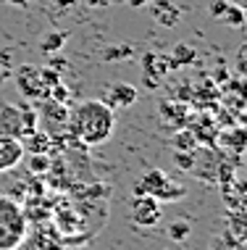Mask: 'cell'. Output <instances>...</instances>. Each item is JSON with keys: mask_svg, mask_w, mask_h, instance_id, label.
Instances as JSON below:
<instances>
[{"mask_svg": "<svg viewBox=\"0 0 247 250\" xmlns=\"http://www.w3.org/2000/svg\"><path fill=\"white\" fill-rule=\"evenodd\" d=\"M116 129V111L108 108L103 100H82L74 113L69 116V137L82 140L84 145H103L113 137Z\"/></svg>", "mask_w": 247, "mask_h": 250, "instance_id": "cell-1", "label": "cell"}, {"mask_svg": "<svg viewBox=\"0 0 247 250\" xmlns=\"http://www.w3.org/2000/svg\"><path fill=\"white\" fill-rule=\"evenodd\" d=\"M26 221L24 208L19 200L0 192V250H19L26 240Z\"/></svg>", "mask_w": 247, "mask_h": 250, "instance_id": "cell-2", "label": "cell"}, {"mask_svg": "<svg viewBox=\"0 0 247 250\" xmlns=\"http://www.w3.org/2000/svg\"><path fill=\"white\" fill-rule=\"evenodd\" d=\"M35 129H39L37 111L32 105H13V103H0V134H11V137H26Z\"/></svg>", "mask_w": 247, "mask_h": 250, "instance_id": "cell-3", "label": "cell"}, {"mask_svg": "<svg viewBox=\"0 0 247 250\" xmlns=\"http://www.w3.org/2000/svg\"><path fill=\"white\" fill-rule=\"evenodd\" d=\"M39 113H37V119H39V124H42V132H48L50 137L53 134H66V129H69V116H71V111L66 108V103H58V100H53V98H45V100H39Z\"/></svg>", "mask_w": 247, "mask_h": 250, "instance_id": "cell-4", "label": "cell"}, {"mask_svg": "<svg viewBox=\"0 0 247 250\" xmlns=\"http://www.w3.org/2000/svg\"><path fill=\"white\" fill-rule=\"evenodd\" d=\"M13 79H16L19 92H21L24 98H29V100H45L50 95V90L42 82V74H39V69H37V66H32V63L16 66Z\"/></svg>", "mask_w": 247, "mask_h": 250, "instance_id": "cell-5", "label": "cell"}, {"mask_svg": "<svg viewBox=\"0 0 247 250\" xmlns=\"http://www.w3.org/2000/svg\"><path fill=\"white\" fill-rule=\"evenodd\" d=\"M163 219V206L152 195H134L132 200V221L137 227H155Z\"/></svg>", "mask_w": 247, "mask_h": 250, "instance_id": "cell-6", "label": "cell"}, {"mask_svg": "<svg viewBox=\"0 0 247 250\" xmlns=\"http://www.w3.org/2000/svg\"><path fill=\"white\" fill-rule=\"evenodd\" d=\"M139 98V90L134 84H126V82H116V84H108L103 92H100V100H103L108 108H129L134 105Z\"/></svg>", "mask_w": 247, "mask_h": 250, "instance_id": "cell-7", "label": "cell"}, {"mask_svg": "<svg viewBox=\"0 0 247 250\" xmlns=\"http://www.w3.org/2000/svg\"><path fill=\"white\" fill-rule=\"evenodd\" d=\"M142 71L148 77V87H158L163 82V77L171 71V63H169V56L166 53H145L142 56Z\"/></svg>", "mask_w": 247, "mask_h": 250, "instance_id": "cell-8", "label": "cell"}, {"mask_svg": "<svg viewBox=\"0 0 247 250\" xmlns=\"http://www.w3.org/2000/svg\"><path fill=\"white\" fill-rule=\"evenodd\" d=\"M24 145L19 137L11 134H0V171H11L24 161Z\"/></svg>", "mask_w": 247, "mask_h": 250, "instance_id": "cell-9", "label": "cell"}, {"mask_svg": "<svg viewBox=\"0 0 247 250\" xmlns=\"http://www.w3.org/2000/svg\"><path fill=\"white\" fill-rule=\"evenodd\" d=\"M150 13L152 19H155L158 24L163 26H176L179 21H182V8H179L176 3H171V0H152L150 3Z\"/></svg>", "mask_w": 247, "mask_h": 250, "instance_id": "cell-10", "label": "cell"}, {"mask_svg": "<svg viewBox=\"0 0 247 250\" xmlns=\"http://www.w3.org/2000/svg\"><path fill=\"white\" fill-rule=\"evenodd\" d=\"M166 185H169V174H166L163 168H152V171L139 177L137 187H134V195H152V198H155Z\"/></svg>", "mask_w": 247, "mask_h": 250, "instance_id": "cell-11", "label": "cell"}, {"mask_svg": "<svg viewBox=\"0 0 247 250\" xmlns=\"http://www.w3.org/2000/svg\"><path fill=\"white\" fill-rule=\"evenodd\" d=\"M21 145H24V153H50L53 137L42 129H35L32 134L21 137Z\"/></svg>", "mask_w": 247, "mask_h": 250, "instance_id": "cell-12", "label": "cell"}, {"mask_svg": "<svg viewBox=\"0 0 247 250\" xmlns=\"http://www.w3.org/2000/svg\"><path fill=\"white\" fill-rule=\"evenodd\" d=\"M66 42H69V32L66 29H53L39 40V50H42L45 56H56V53L63 50Z\"/></svg>", "mask_w": 247, "mask_h": 250, "instance_id": "cell-13", "label": "cell"}, {"mask_svg": "<svg viewBox=\"0 0 247 250\" xmlns=\"http://www.w3.org/2000/svg\"><path fill=\"white\" fill-rule=\"evenodd\" d=\"M195 58H197V53L192 45H176L173 48V53H169V63H171V69H182V66H190V63H195Z\"/></svg>", "mask_w": 247, "mask_h": 250, "instance_id": "cell-14", "label": "cell"}, {"mask_svg": "<svg viewBox=\"0 0 247 250\" xmlns=\"http://www.w3.org/2000/svg\"><path fill=\"white\" fill-rule=\"evenodd\" d=\"M221 145L226 147V150H231L234 155H242V150H245V129H242V126L226 129L221 134Z\"/></svg>", "mask_w": 247, "mask_h": 250, "instance_id": "cell-15", "label": "cell"}, {"mask_svg": "<svg viewBox=\"0 0 247 250\" xmlns=\"http://www.w3.org/2000/svg\"><path fill=\"white\" fill-rule=\"evenodd\" d=\"M218 19H221L226 26L242 29V26H245V8H242L239 3H231V0H229V3H226V8L221 11V16H218Z\"/></svg>", "mask_w": 247, "mask_h": 250, "instance_id": "cell-16", "label": "cell"}, {"mask_svg": "<svg viewBox=\"0 0 247 250\" xmlns=\"http://www.w3.org/2000/svg\"><path fill=\"white\" fill-rule=\"evenodd\" d=\"M210 250H245V242L237 240L234 234L226 229V232H221V234H216V237H213Z\"/></svg>", "mask_w": 247, "mask_h": 250, "instance_id": "cell-17", "label": "cell"}, {"mask_svg": "<svg viewBox=\"0 0 247 250\" xmlns=\"http://www.w3.org/2000/svg\"><path fill=\"white\" fill-rule=\"evenodd\" d=\"M190 234H192V224L187 219H176V221H171V224H169V237L173 242H184Z\"/></svg>", "mask_w": 247, "mask_h": 250, "instance_id": "cell-18", "label": "cell"}, {"mask_svg": "<svg viewBox=\"0 0 247 250\" xmlns=\"http://www.w3.org/2000/svg\"><path fill=\"white\" fill-rule=\"evenodd\" d=\"M187 195V190L182 185H173V179H169V185L163 187L161 192L155 195V200H163V203H176V200H182Z\"/></svg>", "mask_w": 247, "mask_h": 250, "instance_id": "cell-19", "label": "cell"}, {"mask_svg": "<svg viewBox=\"0 0 247 250\" xmlns=\"http://www.w3.org/2000/svg\"><path fill=\"white\" fill-rule=\"evenodd\" d=\"M24 158H26V164H29V171L32 174H45L50 168L48 153H26Z\"/></svg>", "mask_w": 247, "mask_h": 250, "instance_id": "cell-20", "label": "cell"}, {"mask_svg": "<svg viewBox=\"0 0 247 250\" xmlns=\"http://www.w3.org/2000/svg\"><path fill=\"white\" fill-rule=\"evenodd\" d=\"M173 147H176V150H190V153H195V147H197V137H195V132H176L173 134Z\"/></svg>", "mask_w": 247, "mask_h": 250, "instance_id": "cell-21", "label": "cell"}, {"mask_svg": "<svg viewBox=\"0 0 247 250\" xmlns=\"http://www.w3.org/2000/svg\"><path fill=\"white\" fill-rule=\"evenodd\" d=\"M132 53H134V50H132V45H111V48L103 50V56H100V58H103V61H121V58L129 61Z\"/></svg>", "mask_w": 247, "mask_h": 250, "instance_id": "cell-22", "label": "cell"}, {"mask_svg": "<svg viewBox=\"0 0 247 250\" xmlns=\"http://www.w3.org/2000/svg\"><path fill=\"white\" fill-rule=\"evenodd\" d=\"M173 164H176V168H182V171H195V153L190 150H176V158H173Z\"/></svg>", "mask_w": 247, "mask_h": 250, "instance_id": "cell-23", "label": "cell"}, {"mask_svg": "<svg viewBox=\"0 0 247 250\" xmlns=\"http://www.w3.org/2000/svg\"><path fill=\"white\" fill-rule=\"evenodd\" d=\"M39 74H42V82H45V87H56L58 82H61V74H58L56 69H50V66H45V69H39Z\"/></svg>", "mask_w": 247, "mask_h": 250, "instance_id": "cell-24", "label": "cell"}, {"mask_svg": "<svg viewBox=\"0 0 247 250\" xmlns=\"http://www.w3.org/2000/svg\"><path fill=\"white\" fill-rule=\"evenodd\" d=\"M76 3H79V0H53V5H56V8L61 11V13H63V11H69V8H74Z\"/></svg>", "mask_w": 247, "mask_h": 250, "instance_id": "cell-25", "label": "cell"}, {"mask_svg": "<svg viewBox=\"0 0 247 250\" xmlns=\"http://www.w3.org/2000/svg\"><path fill=\"white\" fill-rule=\"evenodd\" d=\"M226 3H229V0H213V3H210V13H213V16H221V11L226 8Z\"/></svg>", "mask_w": 247, "mask_h": 250, "instance_id": "cell-26", "label": "cell"}, {"mask_svg": "<svg viewBox=\"0 0 247 250\" xmlns=\"http://www.w3.org/2000/svg\"><path fill=\"white\" fill-rule=\"evenodd\" d=\"M113 3H116V0H87V5H92V8H108Z\"/></svg>", "mask_w": 247, "mask_h": 250, "instance_id": "cell-27", "label": "cell"}, {"mask_svg": "<svg viewBox=\"0 0 247 250\" xmlns=\"http://www.w3.org/2000/svg\"><path fill=\"white\" fill-rule=\"evenodd\" d=\"M126 3H129L132 8H142V5H150L152 0H126Z\"/></svg>", "mask_w": 247, "mask_h": 250, "instance_id": "cell-28", "label": "cell"}, {"mask_svg": "<svg viewBox=\"0 0 247 250\" xmlns=\"http://www.w3.org/2000/svg\"><path fill=\"white\" fill-rule=\"evenodd\" d=\"M8 5H16V8H26L29 5V0H5Z\"/></svg>", "mask_w": 247, "mask_h": 250, "instance_id": "cell-29", "label": "cell"}, {"mask_svg": "<svg viewBox=\"0 0 247 250\" xmlns=\"http://www.w3.org/2000/svg\"><path fill=\"white\" fill-rule=\"evenodd\" d=\"M8 74H11L8 69H3V66H0V84H3V82H5V79H8Z\"/></svg>", "mask_w": 247, "mask_h": 250, "instance_id": "cell-30", "label": "cell"}, {"mask_svg": "<svg viewBox=\"0 0 247 250\" xmlns=\"http://www.w3.org/2000/svg\"><path fill=\"white\" fill-rule=\"evenodd\" d=\"M161 250H179V248H161Z\"/></svg>", "mask_w": 247, "mask_h": 250, "instance_id": "cell-31", "label": "cell"}]
</instances>
